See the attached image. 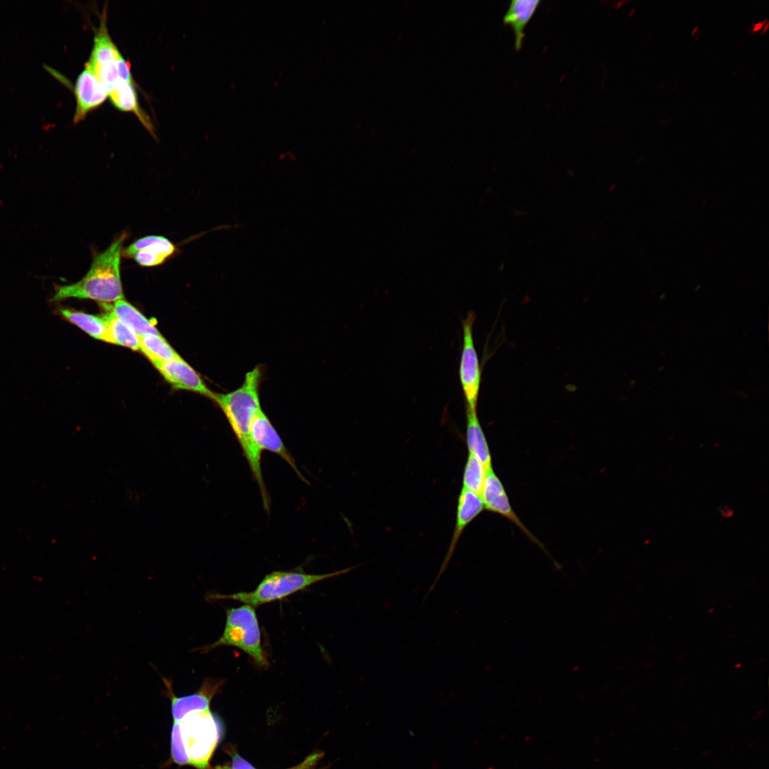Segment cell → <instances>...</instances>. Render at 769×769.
I'll list each match as a JSON object with an SVG mask.
<instances>
[{
    "instance_id": "1",
    "label": "cell",
    "mask_w": 769,
    "mask_h": 769,
    "mask_svg": "<svg viewBox=\"0 0 769 769\" xmlns=\"http://www.w3.org/2000/svg\"><path fill=\"white\" fill-rule=\"evenodd\" d=\"M261 379L262 370L260 366H256L246 374L239 387L227 393L213 392L211 399L220 407L235 434L257 482L263 507L267 511L270 508V500L261 470V452L253 443L250 434L252 422L261 409L259 399Z\"/></svg>"
},
{
    "instance_id": "2",
    "label": "cell",
    "mask_w": 769,
    "mask_h": 769,
    "mask_svg": "<svg viewBox=\"0 0 769 769\" xmlns=\"http://www.w3.org/2000/svg\"><path fill=\"white\" fill-rule=\"evenodd\" d=\"M125 239L126 234H122L106 250L98 254L88 273L79 281L56 286L51 301L74 298L109 303L123 299L120 267Z\"/></svg>"
},
{
    "instance_id": "3",
    "label": "cell",
    "mask_w": 769,
    "mask_h": 769,
    "mask_svg": "<svg viewBox=\"0 0 769 769\" xmlns=\"http://www.w3.org/2000/svg\"><path fill=\"white\" fill-rule=\"evenodd\" d=\"M358 565L325 574H309L302 570H276L266 575L251 592L210 595L211 600H231L253 607L285 598L320 581L349 572Z\"/></svg>"
},
{
    "instance_id": "4",
    "label": "cell",
    "mask_w": 769,
    "mask_h": 769,
    "mask_svg": "<svg viewBox=\"0 0 769 769\" xmlns=\"http://www.w3.org/2000/svg\"><path fill=\"white\" fill-rule=\"evenodd\" d=\"M231 646L244 652L260 667L268 666V660L261 645V631L254 607L249 605L226 610V623L221 636L214 643L202 647L205 653L216 647Z\"/></svg>"
},
{
    "instance_id": "5",
    "label": "cell",
    "mask_w": 769,
    "mask_h": 769,
    "mask_svg": "<svg viewBox=\"0 0 769 769\" xmlns=\"http://www.w3.org/2000/svg\"><path fill=\"white\" fill-rule=\"evenodd\" d=\"M178 722L189 765L206 769L220 738L217 719L209 708L191 712Z\"/></svg>"
},
{
    "instance_id": "6",
    "label": "cell",
    "mask_w": 769,
    "mask_h": 769,
    "mask_svg": "<svg viewBox=\"0 0 769 769\" xmlns=\"http://www.w3.org/2000/svg\"><path fill=\"white\" fill-rule=\"evenodd\" d=\"M475 319L476 315L471 311L462 320L463 344L459 367L466 407L471 410H476L481 381V370L473 336Z\"/></svg>"
},
{
    "instance_id": "7",
    "label": "cell",
    "mask_w": 769,
    "mask_h": 769,
    "mask_svg": "<svg viewBox=\"0 0 769 769\" xmlns=\"http://www.w3.org/2000/svg\"><path fill=\"white\" fill-rule=\"evenodd\" d=\"M121 56L109 34L105 9L95 33L93 47L87 63L95 71L108 93L121 80L117 70V63Z\"/></svg>"
},
{
    "instance_id": "8",
    "label": "cell",
    "mask_w": 769,
    "mask_h": 769,
    "mask_svg": "<svg viewBox=\"0 0 769 769\" xmlns=\"http://www.w3.org/2000/svg\"><path fill=\"white\" fill-rule=\"evenodd\" d=\"M484 509L499 514L513 523L534 543L545 550L544 545L528 529L513 511L510 501L499 477L494 472L493 467L487 469L484 483L480 495Z\"/></svg>"
},
{
    "instance_id": "9",
    "label": "cell",
    "mask_w": 769,
    "mask_h": 769,
    "mask_svg": "<svg viewBox=\"0 0 769 769\" xmlns=\"http://www.w3.org/2000/svg\"><path fill=\"white\" fill-rule=\"evenodd\" d=\"M73 93L75 99L74 124L83 120L88 113L102 105L108 98L106 88L87 62L76 78Z\"/></svg>"
},
{
    "instance_id": "10",
    "label": "cell",
    "mask_w": 769,
    "mask_h": 769,
    "mask_svg": "<svg viewBox=\"0 0 769 769\" xmlns=\"http://www.w3.org/2000/svg\"><path fill=\"white\" fill-rule=\"evenodd\" d=\"M250 434L253 443L260 452L268 451L278 455L294 470L299 478L305 483H308L299 471L295 459L286 447L278 431L262 409L259 410L252 422Z\"/></svg>"
},
{
    "instance_id": "11",
    "label": "cell",
    "mask_w": 769,
    "mask_h": 769,
    "mask_svg": "<svg viewBox=\"0 0 769 769\" xmlns=\"http://www.w3.org/2000/svg\"><path fill=\"white\" fill-rule=\"evenodd\" d=\"M483 510L484 506L481 496L464 488H461L458 497L456 523L451 543L435 581L428 590L423 602L427 600V597L431 590H433L438 580L446 570L464 529L478 515H480Z\"/></svg>"
},
{
    "instance_id": "12",
    "label": "cell",
    "mask_w": 769,
    "mask_h": 769,
    "mask_svg": "<svg viewBox=\"0 0 769 769\" xmlns=\"http://www.w3.org/2000/svg\"><path fill=\"white\" fill-rule=\"evenodd\" d=\"M162 679L166 687L165 694L171 701V711L174 721H181L191 712L209 709L211 699L222 684V681L206 679L196 693L177 697L173 692L171 680Z\"/></svg>"
},
{
    "instance_id": "13",
    "label": "cell",
    "mask_w": 769,
    "mask_h": 769,
    "mask_svg": "<svg viewBox=\"0 0 769 769\" xmlns=\"http://www.w3.org/2000/svg\"><path fill=\"white\" fill-rule=\"evenodd\" d=\"M175 251L174 244L169 239L154 235L135 241L122 250V255L132 258L142 266L152 267L163 263Z\"/></svg>"
},
{
    "instance_id": "14",
    "label": "cell",
    "mask_w": 769,
    "mask_h": 769,
    "mask_svg": "<svg viewBox=\"0 0 769 769\" xmlns=\"http://www.w3.org/2000/svg\"><path fill=\"white\" fill-rule=\"evenodd\" d=\"M155 367L173 387L211 397L213 392L206 387L200 375L179 355Z\"/></svg>"
},
{
    "instance_id": "15",
    "label": "cell",
    "mask_w": 769,
    "mask_h": 769,
    "mask_svg": "<svg viewBox=\"0 0 769 769\" xmlns=\"http://www.w3.org/2000/svg\"><path fill=\"white\" fill-rule=\"evenodd\" d=\"M539 0H513L503 18V22L509 25L515 36V48L519 51L525 37V28L536 11Z\"/></svg>"
},
{
    "instance_id": "16",
    "label": "cell",
    "mask_w": 769,
    "mask_h": 769,
    "mask_svg": "<svg viewBox=\"0 0 769 769\" xmlns=\"http://www.w3.org/2000/svg\"><path fill=\"white\" fill-rule=\"evenodd\" d=\"M466 439L469 453L477 457L486 469H488L493 467L491 454L476 410L466 407Z\"/></svg>"
},
{
    "instance_id": "17",
    "label": "cell",
    "mask_w": 769,
    "mask_h": 769,
    "mask_svg": "<svg viewBox=\"0 0 769 769\" xmlns=\"http://www.w3.org/2000/svg\"><path fill=\"white\" fill-rule=\"evenodd\" d=\"M108 98L118 110L134 113L142 125L153 132V125L146 113L141 109L137 91L133 83L120 80L115 88L108 93Z\"/></svg>"
},
{
    "instance_id": "18",
    "label": "cell",
    "mask_w": 769,
    "mask_h": 769,
    "mask_svg": "<svg viewBox=\"0 0 769 769\" xmlns=\"http://www.w3.org/2000/svg\"><path fill=\"white\" fill-rule=\"evenodd\" d=\"M104 308L130 327L138 337L147 334H160L154 323L124 298L113 305L102 303Z\"/></svg>"
},
{
    "instance_id": "19",
    "label": "cell",
    "mask_w": 769,
    "mask_h": 769,
    "mask_svg": "<svg viewBox=\"0 0 769 769\" xmlns=\"http://www.w3.org/2000/svg\"><path fill=\"white\" fill-rule=\"evenodd\" d=\"M58 313L90 336L108 342L107 323L103 315L98 316L65 308H59Z\"/></svg>"
},
{
    "instance_id": "20",
    "label": "cell",
    "mask_w": 769,
    "mask_h": 769,
    "mask_svg": "<svg viewBox=\"0 0 769 769\" xmlns=\"http://www.w3.org/2000/svg\"><path fill=\"white\" fill-rule=\"evenodd\" d=\"M140 350L155 367L179 355L160 334H147L139 337Z\"/></svg>"
},
{
    "instance_id": "21",
    "label": "cell",
    "mask_w": 769,
    "mask_h": 769,
    "mask_svg": "<svg viewBox=\"0 0 769 769\" xmlns=\"http://www.w3.org/2000/svg\"><path fill=\"white\" fill-rule=\"evenodd\" d=\"M103 315L107 323L108 342L140 350L139 337L130 327L110 311Z\"/></svg>"
},
{
    "instance_id": "22",
    "label": "cell",
    "mask_w": 769,
    "mask_h": 769,
    "mask_svg": "<svg viewBox=\"0 0 769 769\" xmlns=\"http://www.w3.org/2000/svg\"><path fill=\"white\" fill-rule=\"evenodd\" d=\"M487 469L474 455L468 454L464 469L462 488L481 495Z\"/></svg>"
},
{
    "instance_id": "23",
    "label": "cell",
    "mask_w": 769,
    "mask_h": 769,
    "mask_svg": "<svg viewBox=\"0 0 769 769\" xmlns=\"http://www.w3.org/2000/svg\"><path fill=\"white\" fill-rule=\"evenodd\" d=\"M171 755L174 762L183 765H189V758L182 740L179 723L174 721L171 733Z\"/></svg>"
},
{
    "instance_id": "24",
    "label": "cell",
    "mask_w": 769,
    "mask_h": 769,
    "mask_svg": "<svg viewBox=\"0 0 769 769\" xmlns=\"http://www.w3.org/2000/svg\"><path fill=\"white\" fill-rule=\"evenodd\" d=\"M231 769H255L249 762L241 756L235 755L233 757Z\"/></svg>"
},
{
    "instance_id": "25",
    "label": "cell",
    "mask_w": 769,
    "mask_h": 769,
    "mask_svg": "<svg viewBox=\"0 0 769 769\" xmlns=\"http://www.w3.org/2000/svg\"><path fill=\"white\" fill-rule=\"evenodd\" d=\"M316 758H318V755H312L311 757H309L307 759V760L304 763H303L300 766L298 767L297 769H305L306 768L305 766L309 765V764L313 763L314 760Z\"/></svg>"
},
{
    "instance_id": "26",
    "label": "cell",
    "mask_w": 769,
    "mask_h": 769,
    "mask_svg": "<svg viewBox=\"0 0 769 769\" xmlns=\"http://www.w3.org/2000/svg\"><path fill=\"white\" fill-rule=\"evenodd\" d=\"M760 26H761V24H760V23H758V24H756V25H755V30H757V29H759V28H760Z\"/></svg>"
}]
</instances>
